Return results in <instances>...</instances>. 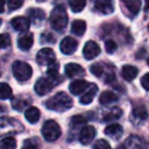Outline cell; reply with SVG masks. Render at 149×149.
Here are the masks:
<instances>
[{"label": "cell", "mask_w": 149, "mask_h": 149, "mask_svg": "<svg viewBox=\"0 0 149 149\" xmlns=\"http://www.w3.org/2000/svg\"><path fill=\"white\" fill-rule=\"evenodd\" d=\"M72 99L64 92H58L46 101L45 105L48 109L57 112H64L72 107Z\"/></svg>", "instance_id": "6da1fadb"}, {"label": "cell", "mask_w": 149, "mask_h": 149, "mask_svg": "<svg viewBox=\"0 0 149 149\" xmlns=\"http://www.w3.org/2000/svg\"><path fill=\"white\" fill-rule=\"evenodd\" d=\"M68 17L64 7L56 6L53 8L50 15V25L56 31H62L66 27Z\"/></svg>", "instance_id": "7a4b0ae2"}, {"label": "cell", "mask_w": 149, "mask_h": 149, "mask_svg": "<svg viewBox=\"0 0 149 149\" xmlns=\"http://www.w3.org/2000/svg\"><path fill=\"white\" fill-rule=\"evenodd\" d=\"M13 72L17 81L26 82L31 79L32 74H33V70L29 63L21 61V60H17L13 64Z\"/></svg>", "instance_id": "3957f363"}, {"label": "cell", "mask_w": 149, "mask_h": 149, "mask_svg": "<svg viewBox=\"0 0 149 149\" xmlns=\"http://www.w3.org/2000/svg\"><path fill=\"white\" fill-rule=\"evenodd\" d=\"M42 135L44 139L48 142L56 141L61 135V129L58 124L53 120H46L42 128Z\"/></svg>", "instance_id": "277c9868"}, {"label": "cell", "mask_w": 149, "mask_h": 149, "mask_svg": "<svg viewBox=\"0 0 149 149\" xmlns=\"http://www.w3.org/2000/svg\"><path fill=\"white\" fill-rule=\"evenodd\" d=\"M36 59L40 65H50L55 62L56 56L51 48H43L37 53Z\"/></svg>", "instance_id": "5b68a950"}, {"label": "cell", "mask_w": 149, "mask_h": 149, "mask_svg": "<svg viewBox=\"0 0 149 149\" xmlns=\"http://www.w3.org/2000/svg\"><path fill=\"white\" fill-rule=\"evenodd\" d=\"M54 86H55V84L49 78H40L35 84V91L38 95L43 96L49 93L53 89Z\"/></svg>", "instance_id": "8992f818"}, {"label": "cell", "mask_w": 149, "mask_h": 149, "mask_svg": "<svg viewBox=\"0 0 149 149\" xmlns=\"http://www.w3.org/2000/svg\"><path fill=\"white\" fill-rule=\"evenodd\" d=\"M100 52H101V49H100L99 45L94 41H88L87 43L85 44L84 49H83L84 57L87 60L94 59V58L99 55Z\"/></svg>", "instance_id": "52a82bcc"}, {"label": "cell", "mask_w": 149, "mask_h": 149, "mask_svg": "<svg viewBox=\"0 0 149 149\" xmlns=\"http://www.w3.org/2000/svg\"><path fill=\"white\" fill-rule=\"evenodd\" d=\"M96 130L92 126H85L81 130L79 135V140L83 145H89L92 143L93 139L95 138Z\"/></svg>", "instance_id": "ba28073f"}, {"label": "cell", "mask_w": 149, "mask_h": 149, "mask_svg": "<svg viewBox=\"0 0 149 149\" xmlns=\"http://www.w3.org/2000/svg\"><path fill=\"white\" fill-rule=\"evenodd\" d=\"M78 48V42L72 37H65L60 42V51L65 55H70Z\"/></svg>", "instance_id": "9c48e42d"}, {"label": "cell", "mask_w": 149, "mask_h": 149, "mask_svg": "<svg viewBox=\"0 0 149 149\" xmlns=\"http://www.w3.org/2000/svg\"><path fill=\"white\" fill-rule=\"evenodd\" d=\"M94 7L96 10L103 15H110L114 10L113 0H95Z\"/></svg>", "instance_id": "30bf717a"}, {"label": "cell", "mask_w": 149, "mask_h": 149, "mask_svg": "<svg viewBox=\"0 0 149 149\" xmlns=\"http://www.w3.org/2000/svg\"><path fill=\"white\" fill-rule=\"evenodd\" d=\"M10 24L15 31L27 32L30 28V25H31V21L26 17H17L11 19Z\"/></svg>", "instance_id": "8fae6325"}, {"label": "cell", "mask_w": 149, "mask_h": 149, "mask_svg": "<svg viewBox=\"0 0 149 149\" xmlns=\"http://www.w3.org/2000/svg\"><path fill=\"white\" fill-rule=\"evenodd\" d=\"M126 149H147V144L143 138L138 136H131L125 144Z\"/></svg>", "instance_id": "7c38bea8"}, {"label": "cell", "mask_w": 149, "mask_h": 149, "mask_svg": "<svg viewBox=\"0 0 149 149\" xmlns=\"http://www.w3.org/2000/svg\"><path fill=\"white\" fill-rule=\"evenodd\" d=\"M91 84L89 82L85 81V80H76V81L72 82L70 85V91L74 95H79L82 92L87 90L90 87Z\"/></svg>", "instance_id": "4fadbf2b"}, {"label": "cell", "mask_w": 149, "mask_h": 149, "mask_svg": "<svg viewBox=\"0 0 149 149\" xmlns=\"http://www.w3.org/2000/svg\"><path fill=\"white\" fill-rule=\"evenodd\" d=\"M85 70L83 68V66L80 65L78 63H74L70 62L65 65V74L68 76V78H74L79 77V76H83L85 74Z\"/></svg>", "instance_id": "5bb4252c"}, {"label": "cell", "mask_w": 149, "mask_h": 149, "mask_svg": "<svg viewBox=\"0 0 149 149\" xmlns=\"http://www.w3.org/2000/svg\"><path fill=\"white\" fill-rule=\"evenodd\" d=\"M104 133L110 138L114 139V140H118L123 136V128L118 124H112L104 129Z\"/></svg>", "instance_id": "9a60e30c"}, {"label": "cell", "mask_w": 149, "mask_h": 149, "mask_svg": "<svg viewBox=\"0 0 149 149\" xmlns=\"http://www.w3.org/2000/svg\"><path fill=\"white\" fill-rule=\"evenodd\" d=\"M33 43H34L33 34L28 33L19 38V41H17V46H19V48L21 50L26 51V50H29L33 46Z\"/></svg>", "instance_id": "2e32d148"}, {"label": "cell", "mask_w": 149, "mask_h": 149, "mask_svg": "<svg viewBox=\"0 0 149 149\" xmlns=\"http://www.w3.org/2000/svg\"><path fill=\"white\" fill-rule=\"evenodd\" d=\"M89 88H90L89 91H88L87 93H85L80 98V102H81L82 104H84V105H87V104L91 103L94 98H95L96 93L98 92V88L95 84H91Z\"/></svg>", "instance_id": "e0dca14e"}, {"label": "cell", "mask_w": 149, "mask_h": 149, "mask_svg": "<svg viewBox=\"0 0 149 149\" xmlns=\"http://www.w3.org/2000/svg\"><path fill=\"white\" fill-rule=\"evenodd\" d=\"M137 74H138V68L134 65H125L122 70V76L126 81L131 82L137 77Z\"/></svg>", "instance_id": "ac0fdd59"}, {"label": "cell", "mask_w": 149, "mask_h": 149, "mask_svg": "<svg viewBox=\"0 0 149 149\" xmlns=\"http://www.w3.org/2000/svg\"><path fill=\"white\" fill-rule=\"evenodd\" d=\"M122 2L132 15H136L141 8V0H122Z\"/></svg>", "instance_id": "d6986e66"}, {"label": "cell", "mask_w": 149, "mask_h": 149, "mask_svg": "<svg viewBox=\"0 0 149 149\" xmlns=\"http://www.w3.org/2000/svg\"><path fill=\"white\" fill-rule=\"evenodd\" d=\"M118 96L111 91H104L99 97V102L102 105H109L113 102L118 101Z\"/></svg>", "instance_id": "ffe728a7"}, {"label": "cell", "mask_w": 149, "mask_h": 149, "mask_svg": "<svg viewBox=\"0 0 149 149\" xmlns=\"http://www.w3.org/2000/svg\"><path fill=\"white\" fill-rule=\"evenodd\" d=\"M25 116L27 118V120L31 124H36L40 118V110L35 106L27 108V110L25 111Z\"/></svg>", "instance_id": "44dd1931"}, {"label": "cell", "mask_w": 149, "mask_h": 149, "mask_svg": "<svg viewBox=\"0 0 149 149\" xmlns=\"http://www.w3.org/2000/svg\"><path fill=\"white\" fill-rule=\"evenodd\" d=\"M28 15H29L30 19L34 22V24L38 25L42 21H44L45 19V13H44L42 9L40 8H31L28 11Z\"/></svg>", "instance_id": "7402d4cb"}, {"label": "cell", "mask_w": 149, "mask_h": 149, "mask_svg": "<svg viewBox=\"0 0 149 149\" xmlns=\"http://www.w3.org/2000/svg\"><path fill=\"white\" fill-rule=\"evenodd\" d=\"M86 28H87V25H86L85 21H82V19H77L74 21L72 25V32L77 36H82L84 35V33L86 32Z\"/></svg>", "instance_id": "603a6c76"}, {"label": "cell", "mask_w": 149, "mask_h": 149, "mask_svg": "<svg viewBox=\"0 0 149 149\" xmlns=\"http://www.w3.org/2000/svg\"><path fill=\"white\" fill-rule=\"evenodd\" d=\"M132 114L135 118H138L140 120H145L148 118V113H147V109L144 105H138L136 107L133 108Z\"/></svg>", "instance_id": "cb8c5ba5"}, {"label": "cell", "mask_w": 149, "mask_h": 149, "mask_svg": "<svg viewBox=\"0 0 149 149\" xmlns=\"http://www.w3.org/2000/svg\"><path fill=\"white\" fill-rule=\"evenodd\" d=\"M123 114V110L120 107H113L110 109V111L108 113H106L104 116L103 120L104 122H110V120H116L122 116Z\"/></svg>", "instance_id": "d4e9b609"}, {"label": "cell", "mask_w": 149, "mask_h": 149, "mask_svg": "<svg viewBox=\"0 0 149 149\" xmlns=\"http://www.w3.org/2000/svg\"><path fill=\"white\" fill-rule=\"evenodd\" d=\"M17 148V141L13 137H5L0 140V149H15Z\"/></svg>", "instance_id": "484cf974"}, {"label": "cell", "mask_w": 149, "mask_h": 149, "mask_svg": "<svg viewBox=\"0 0 149 149\" xmlns=\"http://www.w3.org/2000/svg\"><path fill=\"white\" fill-rule=\"evenodd\" d=\"M87 0H70V7L74 13H81L86 6Z\"/></svg>", "instance_id": "4316f807"}, {"label": "cell", "mask_w": 149, "mask_h": 149, "mask_svg": "<svg viewBox=\"0 0 149 149\" xmlns=\"http://www.w3.org/2000/svg\"><path fill=\"white\" fill-rule=\"evenodd\" d=\"M13 96V89L6 83H0V99H9Z\"/></svg>", "instance_id": "83f0119b"}, {"label": "cell", "mask_w": 149, "mask_h": 149, "mask_svg": "<svg viewBox=\"0 0 149 149\" xmlns=\"http://www.w3.org/2000/svg\"><path fill=\"white\" fill-rule=\"evenodd\" d=\"M104 70H105V66L102 63H99V62H96V63L92 64L91 68H90V72L97 78H102L104 74Z\"/></svg>", "instance_id": "f1b7e54d"}, {"label": "cell", "mask_w": 149, "mask_h": 149, "mask_svg": "<svg viewBox=\"0 0 149 149\" xmlns=\"http://www.w3.org/2000/svg\"><path fill=\"white\" fill-rule=\"evenodd\" d=\"M29 105V101L26 99H21V98H15L13 100V107L15 110L22 111L23 109H25L27 106Z\"/></svg>", "instance_id": "f546056e"}, {"label": "cell", "mask_w": 149, "mask_h": 149, "mask_svg": "<svg viewBox=\"0 0 149 149\" xmlns=\"http://www.w3.org/2000/svg\"><path fill=\"white\" fill-rule=\"evenodd\" d=\"M11 43L10 37L8 34H0V49L7 48Z\"/></svg>", "instance_id": "4dcf8cb0"}, {"label": "cell", "mask_w": 149, "mask_h": 149, "mask_svg": "<svg viewBox=\"0 0 149 149\" xmlns=\"http://www.w3.org/2000/svg\"><path fill=\"white\" fill-rule=\"evenodd\" d=\"M39 141L38 139H29L25 142L24 144V147L22 149H39Z\"/></svg>", "instance_id": "1f68e13d"}, {"label": "cell", "mask_w": 149, "mask_h": 149, "mask_svg": "<svg viewBox=\"0 0 149 149\" xmlns=\"http://www.w3.org/2000/svg\"><path fill=\"white\" fill-rule=\"evenodd\" d=\"M93 149H111L109 143L104 139L97 140L93 145Z\"/></svg>", "instance_id": "d6a6232c"}, {"label": "cell", "mask_w": 149, "mask_h": 149, "mask_svg": "<svg viewBox=\"0 0 149 149\" xmlns=\"http://www.w3.org/2000/svg\"><path fill=\"white\" fill-rule=\"evenodd\" d=\"M86 123V118L83 116H72V120H70V126L74 127V126H82Z\"/></svg>", "instance_id": "836d02e7"}, {"label": "cell", "mask_w": 149, "mask_h": 149, "mask_svg": "<svg viewBox=\"0 0 149 149\" xmlns=\"http://www.w3.org/2000/svg\"><path fill=\"white\" fill-rule=\"evenodd\" d=\"M24 4V0H8V8L9 10L13 11L19 9Z\"/></svg>", "instance_id": "e575fe53"}, {"label": "cell", "mask_w": 149, "mask_h": 149, "mask_svg": "<svg viewBox=\"0 0 149 149\" xmlns=\"http://www.w3.org/2000/svg\"><path fill=\"white\" fill-rule=\"evenodd\" d=\"M105 49L107 53L112 54L118 49V45H116V43L113 40H107V41L105 42Z\"/></svg>", "instance_id": "d590c367"}, {"label": "cell", "mask_w": 149, "mask_h": 149, "mask_svg": "<svg viewBox=\"0 0 149 149\" xmlns=\"http://www.w3.org/2000/svg\"><path fill=\"white\" fill-rule=\"evenodd\" d=\"M141 85L143 86V88H144L146 91H148L149 90V74H145L144 76L142 77V79H141Z\"/></svg>", "instance_id": "8d00e7d4"}, {"label": "cell", "mask_w": 149, "mask_h": 149, "mask_svg": "<svg viewBox=\"0 0 149 149\" xmlns=\"http://www.w3.org/2000/svg\"><path fill=\"white\" fill-rule=\"evenodd\" d=\"M41 41L43 42H55V39H54L53 37H52L51 34H43V36L41 37Z\"/></svg>", "instance_id": "74e56055"}, {"label": "cell", "mask_w": 149, "mask_h": 149, "mask_svg": "<svg viewBox=\"0 0 149 149\" xmlns=\"http://www.w3.org/2000/svg\"><path fill=\"white\" fill-rule=\"evenodd\" d=\"M4 5H5V0H0V13H2L4 11Z\"/></svg>", "instance_id": "f35d334b"}, {"label": "cell", "mask_w": 149, "mask_h": 149, "mask_svg": "<svg viewBox=\"0 0 149 149\" xmlns=\"http://www.w3.org/2000/svg\"><path fill=\"white\" fill-rule=\"evenodd\" d=\"M1 109H2V107H1V106H0V110H1Z\"/></svg>", "instance_id": "ab89813d"}, {"label": "cell", "mask_w": 149, "mask_h": 149, "mask_svg": "<svg viewBox=\"0 0 149 149\" xmlns=\"http://www.w3.org/2000/svg\"><path fill=\"white\" fill-rule=\"evenodd\" d=\"M0 25H1V19H0Z\"/></svg>", "instance_id": "60d3db41"}, {"label": "cell", "mask_w": 149, "mask_h": 149, "mask_svg": "<svg viewBox=\"0 0 149 149\" xmlns=\"http://www.w3.org/2000/svg\"><path fill=\"white\" fill-rule=\"evenodd\" d=\"M0 76H1V72H0Z\"/></svg>", "instance_id": "b9f144b4"}]
</instances>
